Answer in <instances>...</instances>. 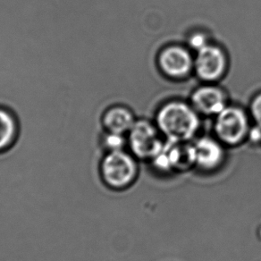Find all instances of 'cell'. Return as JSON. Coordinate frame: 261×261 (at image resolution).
Returning <instances> with one entry per match:
<instances>
[{
	"mask_svg": "<svg viewBox=\"0 0 261 261\" xmlns=\"http://www.w3.org/2000/svg\"><path fill=\"white\" fill-rule=\"evenodd\" d=\"M189 102L200 116L214 117L229 105L226 91L217 84H204L196 88Z\"/></svg>",
	"mask_w": 261,
	"mask_h": 261,
	"instance_id": "7",
	"label": "cell"
},
{
	"mask_svg": "<svg viewBox=\"0 0 261 261\" xmlns=\"http://www.w3.org/2000/svg\"><path fill=\"white\" fill-rule=\"evenodd\" d=\"M133 110L123 104L109 106L100 115V129L106 132L127 135L136 122Z\"/></svg>",
	"mask_w": 261,
	"mask_h": 261,
	"instance_id": "9",
	"label": "cell"
},
{
	"mask_svg": "<svg viewBox=\"0 0 261 261\" xmlns=\"http://www.w3.org/2000/svg\"><path fill=\"white\" fill-rule=\"evenodd\" d=\"M163 138L155 123L137 119L127 134V147L137 160L150 161L166 145Z\"/></svg>",
	"mask_w": 261,
	"mask_h": 261,
	"instance_id": "4",
	"label": "cell"
},
{
	"mask_svg": "<svg viewBox=\"0 0 261 261\" xmlns=\"http://www.w3.org/2000/svg\"><path fill=\"white\" fill-rule=\"evenodd\" d=\"M98 144L104 153L123 150L127 148V135L102 130L98 136Z\"/></svg>",
	"mask_w": 261,
	"mask_h": 261,
	"instance_id": "11",
	"label": "cell"
},
{
	"mask_svg": "<svg viewBox=\"0 0 261 261\" xmlns=\"http://www.w3.org/2000/svg\"><path fill=\"white\" fill-rule=\"evenodd\" d=\"M21 121L15 109L0 104V153L11 149L18 141Z\"/></svg>",
	"mask_w": 261,
	"mask_h": 261,
	"instance_id": "10",
	"label": "cell"
},
{
	"mask_svg": "<svg viewBox=\"0 0 261 261\" xmlns=\"http://www.w3.org/2000/svg\"><path fill=\"white\" fill-rule=\"evenodd\" d=\"M195 167L204 172H213L224 164L225 145L216 137L202 136L193 142Z\"/></svg>",
	"mask_w": 261,
	"mask_h": 261,
	"instance_id": "8",
	"label": "cell"
},
{
	"mask_svg": "<svg viewBox=\"0 0 261 261\" xmlns=\"http://www.w3.org/2000/svg\"><path fill=\"white\" fill-rule=\"evenodd\" d=\"M247 142H250L251 144H254V145H260L261 127L257 126L256 124L251 125Z\"/></svg>",
	"mask_w": 261,
	"mask_h": 261,
	"instance_id": "14",
	"label": "cell"
},
{
	"mask_svg": "<svg viewBox=\"0 0 261 261\" xmlns=\"http://www.w3.org/2000/svg\"><path fill=\"white\" fill-rule=\"evenodd\" d=\"M248 112L254 124L261 127V91L255 94L251 99Z\"/></svg>",
	"mask_w": 261,
	"mask_h": 261,
	"instance_id": "12",
	"label": "cell"
},
{
	"mask_svg": "<svg viewBox=\"0 0 261 261\" xmlns=\"http://www.w3.org/2000/svg\"><path fill=\"white\" fill-rule=\"evenodd\" d=\"M229 68L228 55L218 44H207L196 51L194 73L204 84H217L225 78Z\"/></svg>",
	"mask_w": 261,
	"mask_h": 261,
	"instance_id": "5",
	"label": "cell"
},
{
	"mask_svg": "<svg viewBox=\"0 0 261 261\" xmlns=\"http://www.w3.org/2000/svg\"><path fill=\"white\" fill-rule=\"evenodd\" d=\"M208 43H211V41L207 35L201 32H196L189 36L188 47L190 49L198 51Z\"/></svg>",
	"mask_w": 261,
	"mask_h": 261,
	"instance_id": "13",
	"label": "cell"
},
{
	"mask_svg": "<svg viewBox=\"0 0 261 261\" xmlns=\"http://www.w3.org/2000/svg\"><path fill=\"white\" fill-rule=\"evenodd\" d=\"M251 127L250 114L240 106L229 104L215 116V137L227 147L247 142Z\"/></svg>",
	"mask_w": 261,
	"mask_h": 261,
	"instance_id": "3",
	"label": "cell"
},
{
	"mask_svg": "<svg viewBox=\"0 0 261 261\" xmlns=\"http://www.w3.org/2000/svg\"><path fill=\"white\" fill-rule=\"evenodd\" d=\"M155 124L167 142H192L200 129V115L190 102L172 99L158 109Z\"/></svg>",
	"mask_w": 261,
	"mask_h": 261,
	"instance_id": "1",
	"label": "cell"
},
{
	"mask_svg": "<svg viewBox=\"0 0 261 261\" xmlns=\"http://www.w3.org/2000/svg\"><path fill=\"white\" fill-rule=\"evenodd\" d=\"M156 63L161 73L170 80H185L194 73V57L189 47L180 44H169L161 48Z\"/></svg>",
	"mask_w": 261,
	"mask_h": 261,
	"instance_id": "6",
	"label": "cell"
},
{
	"mask_svg": "<svg viewBox=\"0 0 261 261\" xmlns=\"http://www.w3.org/2000/svg\"><path fill=\"white\" fill-rule=\"evenodd\" d=\"M99 173L109 188L124 192L138 177L137 159L125 149L104 153L99 163Z\"/></svg>",
	"mask_w": 261,
	"mask_h": 261,
	"instance_id": "2",
	"label": "cell"
}]
</instances>
